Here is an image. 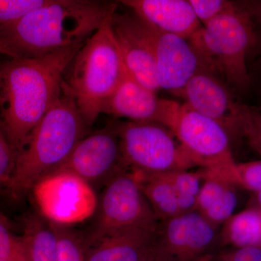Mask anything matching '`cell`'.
Returning <instances> with one entry per match:
<instances>
[{"instance_id": "cell-1", "label": "cell", "mask_w": 261, "mask_h": 261, "mask_svg": "<svg viewBox=\"0 0 261 261\" xmlns=\"http://www.w3.org/2000/svg\"><path fill=\"white\" fill-rule=\"evenodd\" d=\"M84 44L0 63V122L15 155L61 97L65 70Z\"/></svg>"}, {"instance_id": "cell-2", "label": "cell", "mask_w": 261, "mask_h": 261, "mask_svg": "<svg viewBox=\"0 0 261 261\" xmlns=\"http://www.w3.org/2000/svg\"><path fill=\"white\" fill-rule=\"evenodd\" d=\"M116 10L106 2L50 0L0 29V39L19 58L47 56L84 44Z\"/></svg>"}, {"instance_id": "cell-3", "label": "cell", "mask_w": 261, "mask_h": 261, "mask_svg": "<svg viewBox=\"0 0 261 261\" xmlns=\"http://www.w3.org/2000/svg\"><path fill=\"white\" fill-rule=\"evenodd\" d=\"M113 15L84 42L62 82V92L73 99L88 128L128 74L113 33Z\"/></svg>"}, {"instance_id": "cell-4", "label": "cell", "mask_w": 261, "mask_h": 261, "mask_svg": "<svg viewBox=\"0 0 261 261\" xmlns=\"http://www.w3.org/2000/svg\"><path fill=\"white\" fill-rule=\"evenodd\" d=\"M87 128L73 99L62 92L16 154L8 185L10 191L15 195L29 191L38 181L58 171Z\"/></svg>"}, {"instance_id": "cell-5", "label": "cell", "mask_w": 261, "mask_h": 261, "mask_svg": "<svg viewBox=\"0 0 261 261\" xmlns=\"http://www.w3.org/2000/svg\"><path fill=\"white\" fill-rule=\"evenodd\" d=\"M205 69L221 76L230 87L246 92L251 86L248 58L260 47L250 15L242 2L202 25L189 38Z\"/></svg>"}, {"instance_id": "cell-6", "label": "cell", "mask_w": 261, "mask_h": 261, "mask_svg": "<svg viewBox=\"0 0 261 261\" xmlns=\"http://www.w3.org/2000/svg\"><path fill=\"white\" fill-rule=\"evenodd\" d=\"M168 129L195 166L203 168L206 176L239 185L238 163L231 152L230 137L219 123L184 103Z\"/></svg>"}, {"instance_id": "cell-7", "label": "cell", "mask_w": 261, "mask_h": 261, "mask_svg": "<svg viewBox=\"0 0 261 261\" xmlns=\"http://www.w3.org/2000/svg\"><path fill=\"white\" fill-rule=\"evenodd\" d=\"M127 167L143 176L187 171L195 166L167 127L156 123H114Z\"/></svg>"}, {"instance_id": "cell-8", "label": "cell", "mask_w": 261, "mask_h": 261, "mask_svg": "<svg viewBox=\"0 0 261 261\" xmlns=\"http://www.w3.org/2000/svg\"><path fill=\"white\" fill-rule=\"evenodd\" d=\"M89 240L132 228H158L159 221L146 198L141 176L130 169L106 184Z\"/></svg>"}, {"instance_id": "cell-9", "label": "cell", "mask_w": 261, "mask_h": 261, "mask_svg": "<svg viewBox=\"0 0 261 261\" xmlns=\"http://www.w3.org/2000/svg\"><path fill=\"white\" fill-rule=\"evenodd\" d=\"M31 191L41 214L51 224L69 227L92 217L97 210L93 187L69 171H57L44 176Z\"/></svg>"}, {"instance_id": "cell-10", "label": "cell", "mask_w": 261, "mask_h": 261, "mask_svg": "<svg viewBox=\"0 0 261 261\" xmlns=\"http://www.w3.org/2000/svg\"><path fill=\"white\" fill-rule=\"evenodd\" d=\"M128 170L114 124L86 135L58 171L74 173L91 185L105 184Z\"/></svg>"}, {"instance_id": "cell-11", "label": "cell", "mask_w": 261, "mask_h": 261, "mask_svg": "<svg viewBox=\"0 0 261 261\" xmlns=\"http://www.w3.org/2000/svg\"><path fill=\"white\" fill-rule=\"evenodd\" d=\"M185 104L224 127L228 135L240 136L243 103L226 82L202 68L178 94Z\"/></svg>"}, {"instance_id": "cell-12", "label": "cell", "mask_w": 261, "mask_h": 261, "mask_svg": "<svg viewBox=\"0 0 261 261\" xmlns=\"http://www.w3.org/2000/svg\"><path fill=\"white\" fill-rule=\"evenodd\" d=\"M145 24L160 89L178 95L202 68L200 57L188 39L161 32Z\"/></svg>"}, {"instance_id": "cell-13", "label": "cell", "mask_w": 261, "mask_h": 261, "mask_svg": "<svg viewBox=\"0 0 261 261\" xmlns=\"http://www.w3.org/2000/svg\"><path fill=\"white\" fill-rule=\"evenodd\" d=\"M156 93L128 74L105 104L102 113L128 121L159 123L169 128L181 104L161 99Z\"/></svg>"}, {"instance_id": "cell-14", "label": "cell", "mask_w": 261, "mask_h": 261, "mask_svg": "<svg viewBox=\"0 0 261 261\" xmlns=\"http://www.w3.org/2000/svg\"><path fill=\"white\" fill-rule=\"evenodd\" d=\"M111 22L128 75L142 85L157 92L161 89L152 46L143 20L133 12L130 14H118L116 11Z\"/></svg>"}, {"instance_id": "cell-15", "label": "cell", "mask_w": 261, "mask_h": 261, "mask_svg": "<svg viewBox=\"0 0 261 261\" xmlns=\"http://www.w3.org/2000/svg\"><path fill=\"white\" fill-rule=\"evenodd\" d=\"M158 230L157 243L165 252L189 257L203 251L214 243L216 227L192 211L163 221Z\"/></svg>"}, {"instance_id": "cell-16", "label": "cell", "mask_w": 261, "mask_h": 261, "mask_svg": "<svg viewBox=\"0 0 261 261\" xmlns=\"http://www.w3.org/2000/svg\"><path fill=\"white\" fill-rule=\"evenodd\" d=\"M121 3L161 32L189 39L202 27L189 1L123 0Z\"/></svg>"}, {"instance_id": "cell-17", "label": "cell", "mask_w": 261, "mask_h": 261, "mask_svg": "<svg viewBox=\"0 0 261 261\" xmlns=\"http://www.w3.org/2000/svg\"><path fill=\"white\" fill-rule=\"evenodd\" d=\"M158 230L132 228L90 240L87 260L140 261L155 243Z\"/></svg>"}, {"instance_id": "cell-18", "label": "cell", "mask_w": 261, "mask_h": 261, "mask_svg": "<svg viewBox=\"0 0 261 261\" xmlns=\"http://www.w3.org/2000/svg\"><path fill=\"white\" fill-rule=\"evenodd\" d=\"M232 184L221 178H205L196 203L195 210L216 227L232 217L238 197Z\"/></svg>"}, {"instance_id": "cell-19", "label": "cell", "mask_w": 261, "mask_h": 261, "mask_svg": "<svg viewBox=\"0 0 261 261\" xmlns=\"http://www.w3.org/2000/svg\"><path fill=\"white\" fill-rule=\"evenodd\" d=\"M20 238L27 261H58V238L48 221L29 218Z\"/></svg>"}, {"instance_id": "cell-20", "label": "cell", "mask_w": 261, "mask_h": 261, "mask_svg": "<svg viewBox=\"0 0 261 261\" xmlns=\"http://www.w3.org/2000/svg\"><path fill=\"white\" fill-rule=\"evenodd\" d=\"M140 176L142 190L158 221L163 222L182 214L172 185L164 175Z\"/></svg>"}, {"instance_id": "cell-21", "label": "cell", "mask_w": 261, "mask_h": 261, "mask_svg": "<svg viewBox=\"0 0 261 261\" xmlns=\"http://www.w3.org/2000/svg\"><path fill=\"white\" fill-rule=\"evenodd\" d=\"M226 238L238 248L261 245V213L253 209L243 211L228 219Z\"/></svg>"}, {"instance_id": "cell-22", "label": "cell", "mask_w": 261, "mask_h": 261, "mask_svg": "<svg viewBox=\"0 0 261 261\" xmlns=\"http://www.w3.org/2000/svg\"><path fill=\"white\" fill-rule=\"evenodd\" d=\"M163 175L172 185L182 214L195 211L202 187L201 179L206 177L205 173L203 171L202 173L182 171Z\"/></svg>"}, {"instance_id": "cell-23", "label": "cell", "mask_w": 261, "mask_h": 261, "mask_svg": "<svg viewBox=\"0 0 261 261\" xmlns=\"http://www.w3.org/2000/svg\"><path fill=\"white\" fill-rule=\"evenodd\" d=\"M49 224L58 238V261H87L84 243L68 226Z\"/></svg>"}, {"instance_id": "cell-24", "label": "cell", "mask_w": 261, "mask_h": 261, "mask_svg": "<svg viewBox=\"0 0 261 261\" xmlns=\"http://www.w3.org/2000/svg\"><path fill=\"white\" fill-rule=\"evenodd\" d=\"M50 0H0V29L16 23Z\"/></svg>"}, {"instance_id": "cell-25", "label": "cell", "mask_w": 261, "mask_h": 261, "mask_svg": "<svg viewBox=\"0 0 261 261\" xmlns=\"http://www.w3.org/2000/svg\"><path fill=\"white\" fill-rule=\"evenodd\" d=\"M240 137H243L261 155V106L243 104Z\"/></svg>"}, {"instance_id": "cell-26", "label": "cell", "mask_w": 261, "mask_h": 261, "mask_svg": "<svg viewBox=\"0 0 261 261\" xmlns=\"http://www.w3.org/2000/svg\"><path fill=\"white\" fill-rule=\"evenodd\" d=\"M0 260L27 261L20 237L10 230L8 219L0 214Z\"/></svg>"}, {"instance_id": "cell-27", "label": "cell", "mask_w": 261, "mask_h": 261, "mask_svg": "<svg viewBox=\"0 0 261 261\" xmlns=\"http://www.w3.org/2000/svg\"><path fill=\"white\" fill-rule=\"evenodd\" d=\"M196 16L203 25L236 6L235 2L226 0H189Z\"/></svg>"}, {"instance_id": "cell-28", "label": "cell", "mask_w": 261, "mask_h": 261, "mask_svg": "<svg viewBox=\"0 0 261 261\" xmlns=\"http://www.w3.org/2000/svg\"><path fill=\"white\" fill-rule=\"evenodd\" d=\"M16 155L0 126V185L8 187L14 171Z\"/></svg>"}, {"instance_id": "cell-29", "label": "cell", "mask_w": 261, "mask_h": 261, "mask_svg": "<svg viewBox=\"0 0 261 261\" xmlns=\"http://www.w3.org/2000/svg\"><path fill=\"white\" fill-rule=\"evenodd\" d=\"M239 185L252 191L261 190V161L238 163Z\"/></svg>"}, {"instance_id": "cell-30", "label": "cell", "mask_w": 261, "mask_h": 261, "mask_svg": "<svg viewBox=\"0 0 261 261\" xmlns=\"http://www.w3.org/2000/svg\"><path fill=\"white\" fill-rule=\"evenodd\" d=\"M242 4L251 18L261 47V1L242 2Z\"/></svg>"}, {"instance_id": "cell-31", "label": "cell", "mask_w": 261, "mask_h": 261, "mask_svg": "<svg viewBox=\"0 0 261 261\" xmlns=\"http://www.w3.org/2000/svg\"><path fill=\"white\" fill-rule=\"evenodd\" d=\"M227 261H261V248L257 247L238 248L228 257Z\"/></svg>"}, {"instance_id": "cell-32", "label": "cell", "mask_w": 261, "mask_h": 261, "mask_svg": "<svg viewBox=\"0 0 261 261\" xmlns=\"http://www.w3.org/2000/svg\"><path fill=\"white\" fill-rule=\"evenodd\" d=\"M0 54L8 57V58H12V59L19 58L14 51L11 50V49L3 42L1 39H0Z\"/></svg>"}, {"instance_id": "cell-33", "label": "cell", "mask_w": 261, "mask_h": 261, "mask_svg": "<svg viewBox=\"0 0 261 261\" xmlns=\"http://www.w3.org/2000/svg\"><path fill=\"white\" fill-rule=\"evenodd\" d=\"M257 67H258V68H257L256 80L257 81V84L259 85V89H260V93L261 95V61L260 63H259L258 65H257Z\"/></svg>"}, {"instance_id": "cell-34", "label": "cell", "mask_w": 261, "mask_h": 261, "mask_svg": "<svg viewBox=\"0 0 261 261\" xmlns=\"http://www.w3.org/2000/svg\"><path fill=\"white\" fill-rule=\"evenodd\" d=\"M154 246V245H153ZM152 246V247H153ZM152 248L150 249V250H149L148 252H147V253L146 254V255H145V256H144L143 258L142 259V260H141L140 261H152V260H151V257L150 256H149V255H150V252H151V250H152Z\"/></svg>"}, {"instance_id": "cell-35", "label": "cell", "mask_w": 261, "mask_h": 261, "mask_svg": "<svg viewBox=\"0 0 261 261\" xmlns=\"http://www.w3.org/2000/svg\"><path fill=\"white\" fill-rule=\"evenodd\" d=\"M257 192V200H258L259 203L261 205V190L260 191Z\"/></svg>"}, {"instance_id": "cell-36", "label": "cell", "mask_w": 261, "mask_h": 261, "mask_svg": "<svg viewBox=\"0 0 261 261\" xmlns=\"http://www.w3.org/2000/svg\"><path fill=\"white\" fill-rule=\"evenodd\" d=\"M0 126H1V122H0Z\"/></svg>"}, {"instance_id": "cell-37", "label": "cell", "mask_w": 261, "mask_h": 261, "mask_svg": "<svg viewBox=\"0 0 261 261\" xmlns=\"http://www.w3.org/2000/svg\"><path fill=\"white\" fill-rule=\"evenodd\" d=\"M0 261H5V260H0Z\"/></svg>"}]
</instances>
